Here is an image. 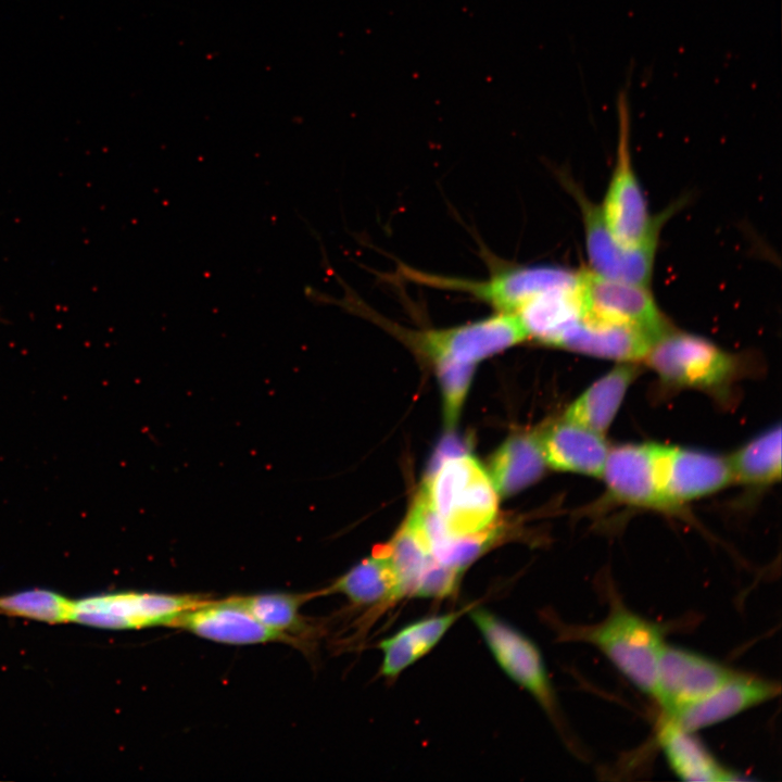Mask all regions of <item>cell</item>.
<instances>
[{
    "mask_svg": "<svg viewBox=\"0 0 782 782\" xmlns=\"http://www.w3.org/2000/svg\"><path fill=\"white\" fill-rule=\"evenodd\" d=\"M419 493L439 517L450 550L464 538L497 527L499 494L488 472L467 454L444 459L430 471Z\"/></svg>",
    "mask_w": 782,
    "mask_h": 782,
    "instance_id": "cell-1",
    "label": "cell"
},
{
    "mask_svg": "<svg viewBox=\"0 0 782 782\" xmlns=\"http://www.w3.org/2000/svg\"><path fill=\"white\" fill-rule=\"evenodd\" d=\"M566 635L597 647L638 689L655 697L664 646L659 626L616 605L598 625L576 628Z\"/></svg>",
    "mask_w": 782,
    "mask_h": 782,
    "instance_id": "cell-2",
    "label": "cell"
},
{
    "mask_svg": "<svg viewBox=\"0 0 782 782\" xmlns=\"http://www.w3.org/2000/svg\"><path fill=\"white\" fill-rule=\"evenodd\" d=\"M617 157L608 188L600 206L604 222L622 248L641 243L652 229L671 215L672 209L651 217L642 189L633 169L630 151V103L628 89L617 97Z\"/></svg>",
    "mask_w": 782,
    "mask_h": 782,
    "instance_id": "cell-3",
    "label": "cell"
},
{
    "mask_svg": "<svg viewBox=\"0 0 782 782\" xmlns=\"http://www.w3.org/2000/svg\"><path fill=\"white\" fill-rule=\"evenodd\" d=\"M645 361L663 382L703 391L721 390L737 369L735 357L709 340L671 328L654 341Z\"/></svg>",
    "mask_w": 782,
    "mask_h": 782,
    "instance_id": "cell-4",
    "label": "cell"
},
{
    "mask_svg": "<svg viewBox=\"0 0 782 782\" xmlns=\"http://www.w3.org/2000/svg\"><path fill=\"white\" fill-rule=\"evenodd\" d=\"M204 598L187 594L121 591L73 601L71 622L111 629L167 626Z\"/></svg>",
    "mask_w": 782,
    "mask_h": 782,
    "instance_id": "cell-5",
    "label": "cell"
},
{
    "mask_svg": "<svg viewBox=\"0 0 782 782\" xmlns=\"http://www.w3.org/2000/svg\"><path fill=\"white\" fill-rule=\"evenodd\" d=\"M563 181L581 211L591 272L608 279L648 287L659 236L651 234L638 245L622 248L608 230L601 207L573 182Z\"/></svg>",
    "mask_w": 782,
    "mask_h": 782,
    "instance_id": "cell-6",
    "label": "cell"
},
{
    "mask_svg": "<svg viewBox=\"0 0 782 782\" xmlns=\"http://www.w3.org/2000/svg\"><path fill=\"white\" fill-rule=\"evenodd\" d=\"M406 336L433 362L450 360L475 365L527 339L518 318L504 313L458 327L407 332Z\"/></svg>",
    "mask_w": 782,
    "mask_h": 782,
    "instance_id": "cell-7",
    "label": "cell"
},
{
    "mask_svg": "<svg viewBox=\"0 0 782 782\" xmlns=\"http://www.w3.org/2000/svg\"><path fill=\"white\" fill-rule=\"evenodd\" d=\"M470 618L502 670L527 690L551 717L556 716L555 696L537 645L487 609H471Z\"/></svg>",
    "mask_w": 782,
    "mask_h": 782,
    "instance_id": "cell-8",
    "label": "cell"
},
{
    "mask_svg": "<svg viewBox=\"0 0 782 782\" xmlns=\"http://www.w3.org/2000/svg\"><path fill=\"white\" fill-rule=\"evenodd\" d=\"M584 318L614 321L643 329L656 339L670 329L648 287L608 279L581 272Z\"/></svg>",
    "mask_w": 782,
    "mask_h": 782,
    "instance_id": "cell-9",
    "label": "cell"
},
{
    "mask_svg": "<svg viewBox=\"0 0 782 782\" xmlns=\"http://www.w3.org/2000/svg\"><path fill=\"white\" fill-rule=\"evenodd\" d=\"M660 444H623L610 449L602 478L608 495L627 505L676 512L667 502L659 479Z\"/></svg>",
    "mask_w": 782,
    "mask_h": 782,
    "instance_id": "cell-10",
    "label": "cell"
},
{
    "mask_svg": "<svg viewBox=\"0 0 782 782\" xmlns=\"http://www.w3.org/2000/svg\"><path fill=\"white\" fill-rule=\"evenodd\" d=\"M168 627L179 628L217 643L249 645L283 642L295 646L292 639L260 622L238 596L219 601L203 600L176 616Z\"/></svg>",
    "mask_w": 782,
    "mask_h": 782,
    "instance_id": "cell-11",
    "label": "cell"
},
{
    "mask_svg": "<svg viewBox=\"0 0 782 782\" xmlns=\"http://www.w3.org/2000/svg\"><path fill=\"white\" fill-rule=\"evenodd\" d=\"M659 479L663 493L676 512L681 504L715 493L734 481L728 458L668 445L660 446Z\"/></svg>",
    "mask_w": 782,
    "mask_h": 782,
    "instance_id": "cell-12",
    "label": "cell"
},
{
    "mask_svg": "<svg viewBox=\"0 0 782 782\" xmlns=\"http://www.w3.org/2000/svg\"><path fill=\"white\" fill-rule=\"evenodd\" d=\"M735 672L701 654L664 644L658 658L655 698L669 715L708 695Z\"/></svg>",
    "mask_w": 782,
    "mask_h": 782,
    "instance_id": "cell-13",
    "label": "cell"
},
{
    "mask_svg": "<svg viewBox=\"0 0 782 782\" xmlns=\"http://www.w3.org/2000/svg\"><path fill=\"white\" fill-rule=\"evenodd\" d=\"M779 693L780 685L773 681L735 672L708 695L666 717L682 729L695 732L765 703Z\"/></svg>",
    "mask_w": 782,
    "mask_h": 782,
    "instance_id": "cell-14",
    "label": "cell"
},
{
    "mask_svg": "<svg viewBox=\"0 0 782 782\" xmlns=\"http://www.w3.org/2000/svg\"><path fill=\"white\" fill-rule=\"evenodd\" d=\"M581 272L576 283L548 288L530 298L512 314L520 321L527 338L560 348L583 316Z\"/></svg>",
    "mask_w": 782,
    "mask_h": 782,
    "instance_id": "cell-15",
    "label": "cell"
},
{
    "mask_svg": "<svg viewBox=\"0 0 782 782\" xmlns=\"http://www.w3.org/2000/svg\"><path fill=\"white\" fill-rule=\"evenodd\" d=\"M603 436L564 417L540 434L546 464L558 470L602 477L609 452Z\"/></svg>",
    "mask_w": 782,
    "mask_h": 782,
    "instance_id": "cell-16",
    "label": "cell"
},
{
    "mask_svg": "<svg viewBox=\"0 0 782 782\" xmlns=\"http://www.w3.org/2000/svg\"><path fill=\"white\" fill-rule=\"evenodd\" d=\"M655 340L651 333L631 325L582 317L560 348L619 363H632L645 358Z\"/></svg>",
    "mask_w": 782,
    "mask_h": 782,
    "instance_id": "cell-17",
    "label": "cell"
},
{
    "mask_svg": "<svg viewBox=\"0 0 782 782\" xmlns=\"http://www.w3.org/2000/svg\"><path fill=\"white\" fill-rule=\"evenodd\" d=\"M339 593L354 606L379 607L402 598L400 584L388 555L381 547L350 568L330 586L317 592Z\"/></svg>",
    "mask_w": 782,
    "mask_h": 782,
    "instance_id": "cell-18",
    "label": "cell"
},
{
    "mask_svg": "<svg viewBox=\"0 0 782 782\" xmlns=\"http://www.w3.org/2000/svg\"><path fill=\"white\" fill-rule=\"evenodd\" d=\"M464 610L433 615L415 620L379 643L381 673L394 679L428 654L463 615Z\"/></svg>",
    "mask_w": 782,
    "mask_h": 782,
    "instance_id": "cell-19",
    "label": "cell"
},
{
    "mask_svg": "<svg viewBox=\"0 0 782 782\" xmlns=\"http://www.w3.org/2000/svg\"><path fill=\"white\" fill-rule=\"evenodd\" d=\"M547 466L540 434L512 436L495 452L489 477L500 495H510L535 482Z\"/></svg>",
    "mask_w": 782,
    "mask_h": 782,
    "instance_id": "cell-20",
    "label": "cell"
},
{
    "mask_svg": "<svg viewBox=\"0 0 782 782\" xmlns=\"http://www.w3.org/2000/svg\"><path fill=\"white\" fill-rule=\"evenodd\" d=\"M658 742L670 768L682 780L722 782L737 780L736 773L721 766L693 732L665 717L658 730Z\"/></svg>",
    "mask_w": 782,
    "mask_h": 782,
    "instance_id": "cell-21",
    "label": "cell"
},
{
    "mask_svg": "<svg viewBox=\"0 0 782 782\" xmlns=\"http://www.w3.org/2000/svg\"><path fill=\"white\" fill-rule=\"evenodd\" d=\"M636 374L632 363H620L584 390L567 409L565 418L604 434Z\"/></svg>",
    "mask_w": 782,
    "mask_h": 782,
    "instance_id": "cell-22",
    "label": "cell"
},
{
    "mask_svg": "<svg viewBox=\"0 0 782 782\" xmlns=\"http://www.w3.org/2000/svg\"><path fill=\"white\" fill-rule=\"evenodd\" d=\"M317 593H261L238 596L241 604L264 626L304 645L315 627L301 614L305 602Z\"/></svg>",
    "mask_w": 782,
    "mask_h": 782,
    "instance_id": "cell-23",
    "label": "cell"
},
{
    "mask_svg": "<svg viewBox=\"0 0 782 782\" xmlns=\"http://www.w3.org/2000/svg\"><path fill=\"white\" fill-rule=\"evenodd\" d=\"M734 481L754 487L781 478V427H771L729 458Z\"/></svg>",
    "mask_w": 782,
    "mask_h": 782,
    "instance_id": "cell-24",
    "label": "cell"
},
{
    "mask_svg": "<svg viewBox=\"0 0 782 782\" xmlns=\"http://www.w3.org/2000/svg\"><path fill=\"white\" fill-rule=\"evenodd\" d=\"M73 601L50 590L33 589L0 596V615L48 623L70 622Z\"/></svg>",
    "mask_w": 782,
    "mask_h": 782,
    "instance_id": "cell-25",
    "label": "cell"
},
{
    "mask_svg": "<svg viewBox=\"0 0 782 782\" xmlns=\"http://www.w3.org/2000/svg\"><path fill=\"white\" fill-rule=\"evenodd\" d=\"M433 363L443 391L445 421L447 426H452L458 417L468 391L475 364L450 360H439Z\"/></svg>",
    "mask_w": 782,
    "mask_h": 782,
    "instance_id": "cell-26",
    "label": "cell"
}]
</instances>
